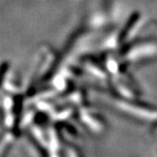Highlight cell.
Segmentation results:
<instances>
[{
  "label": "cell",
  "instance_id": "1",
  "mask_svg": "<svg viewBox=\"0 0 157 157\" xmlns=\"http://www.w3.org/2000/svg\"><path fill=\"white\" fill-rule=\"evenodd\" d=\"M138 18H139V13H138V12H135V13H134L131 17H129L128 21L127 23L126 26L124 27L123 30H122V32L120 34V37H119L120 41L124 40V39L128 36L129 31H130L131 28L134 26V25H135V23H136V21L138 20Z\"/></svg>",
  "mask_w": 157,
  "mask_h": 157
},
{
  "label": "cell",
  "instance_id": "2",
  "mask_svg": "<svg viewBox=\"0 0 157 157\" xmlns=\"http://www.w3.org/2000/svg\"><path fill=\"white\" fill-rule=\"evenodd\" d=\"M23 97L21 95H16L14 97V105H13V111L16 115H19L22 111Z\"/></svg>",
  "mask_w": 157,
  "mask_h": 157
},
{
  "label": "cell",
  "instance_id": "3",
  "mask_svg": "<svg viewBox=\"0 0 157 157\" xmlns=\"http://www.w3.org/2000/svg\"><path fill=\"white\" fill-rule=\"evenodd\" d=\"M9 67H10L9 62L7 61L2 62L0 64V87H1V86H2L3 82H4V79H5L6 73L8 72V70H9Z\"/></svg>",
  "mask_w": 157,
  "mask_h": 157
},
{
  "label": "cell",
  "instance_id": "4",
  "mask_svg": "<svg viewBox=\"0 0 157 157\" xmlns=\"http://www.w3.org/2000/svg\"><path fill=\"white\" fill-rule=\"evenodd\" d=\"M29 139H30V140H31V142L33 143V145L34 147H36V148L38 149V151H39L41 155H47V154L45 153V148H44L43 147H41L40 145H39V142L37 141V140L34 138L33 135H29Z\"/></svg>",
  "mask_w": 157,
  "mask_h": 157
}]
</instances>
